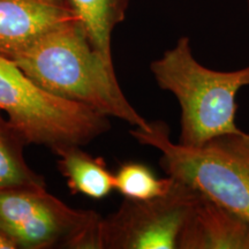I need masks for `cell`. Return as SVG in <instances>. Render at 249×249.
Returning a JSON list of instances; mask_svg holds the SVG:
<instances>
[{"label": "cell", "instance_id": "cell-1", "mask_svg": "<svg viewBox=\"0 0 249 249\" xmlns=\"http://www.w3.org/2000/svg\"><path fill=\"white\" fill-rule=\"evenodd\" d=\"M11 61L37 86L59 98L79 103L134 127H150L124 96L113 64L93 49L79 20L45 34Z\"/></svg>", "mask_w": 249, "mask_h": 249}, {"label": "cell", "instance_id": "cell-2", "mask_svg": "<svg viewBox=\"0 0 249 249\" xmlns=\"http://www.w3.org/2000/svg\"><path fill=\"white\" fill-rule=\"evenodd\" d=\"M150 71L160 88L172 92L181 107L180 144L202 147L244 133L235 124V97L249 85V67L218 71L202 66L193 55L188 37H181L151 62Z\"/></svg>", "mask_w": 249, "mask_h": 249}, {"label": "cell", "instance_id": "cell-3", "mask_svg": "<svg viewBox=\"0 0 249 249\" xmlns=\"http://www.w3.org/2000/svg\"><path fill=\"white\" fill-rule=\"evenodd\" d=\"M129 133L141 144L160 151V166L167 177L249 223V150L236 135L218 138L202 147H186L171 141L169 126L161 121Z\"/></svg>", "mask_w": 249, "mask_h": 249}, {"label": "cell", "instance_id": "cell-4", "mask_svg": "<svg viewBox=\"0 0 249 249\" xmlns=\"http://www.w3.org/2000/svg\"><path fill=\"white\" fill-rule=\"evenodd\" d=\"M0 110L29 144L86 145L110 130L108 117L37 86L13 61L0 57Z\"/></svg>", "mask_w": 249, "mask_h": 249}, {"label": "cell", "instance_id": "cell-5", "mask_svg": "<svg viewBox=\"0 0 249 249\" xmlns=\"http://www.w3.org/2000/svg\"><path fill=\"white\" fill-rule=\"evenodd\" d=\"M102 218L70 207L46 187L0 189V232L17 249H101Z\"/></svg>", "mask_w": 249, "mask_h": 249}, {"label": "cell", "instance_id": "cell-6", "mask_svg": "<svg viewBox=\"0 0 249 249\" xmlns=\"http://www.w3.org/2000/svg\"><path fill=\"white\" fill-rule=\"evenodd\" d=\"M200 196L174 180L170 191L158 197L124 198L117 211L102 218L101 249H178L183 226Z\"/></svg>", "mask_w": 249, "mask_h": 249}, {"label": "cell", "instance_id": "cell-7", "mask_svg": "<svg viewBox=\"0 0 249 249\" xmlns=\"http://www.w3.org/2000/svg\"><path fill=\"white\" fill-rule=\"evenodd\" d=\"M77 20L67 0H0V57L11 60L45 34Z\"/></svg>", "mask_w": 249, "mask_h": 249}, {"label": "cell", "instance_id": "cell-8", "mask_svg": "<svg viewBox=\"0 0 249 249\" xmlns=\"http://www.w3.org/2000/svg\"><path fill=\"white\" fill-rule=\"evenodd\" d=\"M178 249H249V223L201 195L183 226Z\"/></svg>", "mask_w": 249, "mask_h": 249}, {"label": "cell", "instance_id": "cell-9", "mask_svg": "<svg viewBox=\"0 0 249 249\" xmlns=\"http://www.w3.org/2000/svg\"><path fill=\"white\" fill-rule=\"evenodd\" d=\"M58 167L71 192L93 200H102L114 191V176L102 158H95L80 145H64L54 149Z\"/></svg>", "mask_w": 249, "mask_h": 249}, {"label": "cell", "instance_id": "cell-10", "mask_svg": "<svg viewBox=\"0 0 249 249\" xmlns=\"http://www.w3.org/2000/svg\"><path fill=\"white\" fill-rule=\"evenodd\" d=\"M93 49L112 60V33L124 20L130 0H67Z\"/></svg>", "mask_w": 249, "mask_h": 249}, {"label": "cell", "instance_id": "cell-11", "mask_svg": "<svg viewBox=\"0 0 249 249\" xmlns=\"http://www.w3.org/2000/svg\"><path fill=\"white\" fill-rule=\"evenodd\" d=\"M29 144L0 110V189L17 187L44 188L45 180L28 165L24 147Z\"/></svg>", "mask_w": 249, "mask_h": 249}, {"label": "cell", "instance_id": "cell-12", "mask_svg": "<svg viewBox=\"0 0 249 249\" xmlns=\"http://www.w3.org/2000/svg\"><path fill=\"white\" fill-rule=\"evenodd\" d=\"M114 176V191L124 198L144 201L164 195L171 189L174 180L171 177L157 178L150 167L142 163L128 161L120 165Z\"/></svg>", "mask_w": 249, "mask_h": 249}, {"label": "cell", "instance_id": "cell-13", "mask_svg": "<svg viewBox=\"0 0 249 249\" xmlns=\"http://www.w3.org/2000/svg\"><path fill=\"white\" fill-rule=\"evenodd\" d=\"M0 249H17L7 236L0 232Z\"/></svg>", "mask_w": 249, "mask_h": 249}, {"label": "cell", "instance_id": "cell-14", "mask_svg": "<svg viewBox=\"0 0 249 249\" xmlns=\"http://www.w3.org/2000/svg\"><path fill=\"white\" fill-rule=\"evenodd\" d=\"M236 139H238V141L240 142L246 149L249 150V134L242 133L241 135H236Z\"/></svg>", "mask_w": 249, "mask_h": 249}, {"label": "cell", "instance_id": "cell-15", "mask_svg": "<svg viewBox=\"0 0 249 249\" xmlns=\"http://www.w3.org/2000/svg\"><path fill=\"white\" fill-rule=\"evenodd\" d=\"M247 1H248V6H249V0H247Z\"/></svg>", "mask_w": 249, "mask_h": 249}]
</instances>
